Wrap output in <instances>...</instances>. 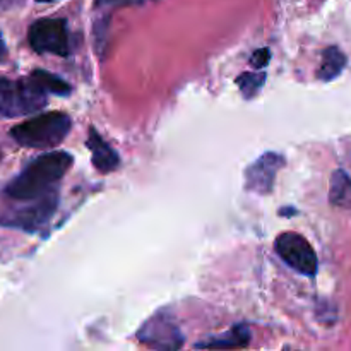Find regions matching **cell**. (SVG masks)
Instances as JSON below:
<instances>
[{
  "label": "cell",
  "mask_w": 351,
  "mask_h": 351,
  "mask_svg": "<svg viewBox=\"0 0 351 351\" xmlns=\"http://www.w3.org/2000/svg\"><path fill=\"white\" fill-rule=\"evenodd\" d=\"M74 158L65 151H51L34 158L7 185L5 194L16 201H33L53 191L55 185L71 170Z\"/></svg>",
  "instance_id": "cell-1"
},
{
  "label": "cell",
  "mask_w": 351,
  "mask_h": 351,
  "mask_svg": "<svg viewBox=\"0 0 351 351\" xmlns=\"http://www.w3.org/2000/svg\"><path fill=\"white\" fill-rule=\"evenodd\" d=\"M71 127L72 120L67 113L48 112L17 123L10 129V136L24 147L48 149L58 146L71 132Z\"/></svg>",
  "instance_id": "cell-2"
},
{
  "label": "cell",
  "mask_w": 351,
  "mask_h": 351,
  "mask_svg": "<svg viewBox=\"0 0 351 351\" xmlns=\"http://www.w3.org/2000/svg\"><path fill=\"white\" fill-rule=\"evenodd\" d=\"M47 105V93L29 75L26 79L0 77V115L7 119L31 115Z\"/></svg>",
  "instance_id": "cell-3"
},
{
  "label": "cell",
  "mask_w": 351,
  "mask_h": 351,
  "mask_svg": "<svg viewBox=\"0 0 351 351\" xmlns=\"http://www.w3.org/2000/svg\"><path fill=\"white\" fill-rule=\"evenodd\" d=\"M27 41L38 53H53L65 57L71 50V36L65 19H38L27 31Z\"/></svg>",
  "instance_id": "cell-4"
},
{
  "label": "cell",
  "mask_w": 351,
  "mask_h": 351,
  "mask_svg": "<svg viewBox=\"0 0 351 351\" xmlns=\"http://www.w3.org/2000/svg\"><path fill=\"white\" fill-rule=\"evenodd\" d=\"M278 256L297 273L304 276H314L317 273V256L308 240L298 233H281L274 243Z\"/></svg>",
  "instance_id": "cell-5"
},
{
  "label": "cell",
  "mask_w": 351,
  "mask_h": 351,
  "mask_svg": "<svg viewBox=\"0 0 351 351\" xmlns=\"http://www.w3.org/2000/svg\"><path fill=\"white\" fill-rule=\"evenodd\" d=\"M137 338L149 348L156 350H178L184 345V336L168 315L158 314L143 326Z\"/></svg>",
  "instance_id": "cell-6"
},
{
  "label": "cell",
  "mask_w": 351,
  "mask_h": 351,
  "mask_svg": "<svg viewBox=\"0 0 351 351\" xmlns=\"http://www.w3.org/2000/svg\"><path fill=\"white\" fill-rule=\"evenodd\" d=\"M57 194L51 191L48 192V194L38 197V201H34V204L27 206V208L24 209H19V211H16L14 215H10L9 218L2 219V223L3 225L16 226V228L34 232V230H40L41 226H45L50 221L55 209H57Z\"/></svg>",
  "instance_id": "cell-7"
},
{
  "label": "cell",
  "mask_w": 351,
  "mask_h": 351,
  "mask_svg": "<svg viewBox=\"0 0 351 351\" xmlns=\"http://www.w3.org/2000/svg\"><path fill=\"white\" fill-rule=\"evenodd\" d=\"M285 165V158L278 153H266L257 158L245 171L247 191L256 194H269L273 191L274 178Z\"/></svg>",
  "instance_id": "cell-8"
},
{
  "label": "cell",
  "mask_w": 351,
  "mask_h": 351,
  "mask_svg": "<svg viewBox=\"0 0 351 351\" xmlns=\"http://www.w3.org/2000/svg\"><path fill=\"white\" fill-rule=\"evenodd\" d=\"M86 144H88L89 151L93 154L91 161L96 170L101 171V173H110V171H115L119 168L120 156L95 129H89V136Z\"/></svg>",
  "instance_id": "cell-9"
},
{
  "label": "cell",
  "mask_w": 351,
  "mask_h": 351,
  "mask_svg": "<svg viewBox=\"0 0 351 351\" xmlns=\"http://www.w3.org/2000/svg\"><path fill=\"white\" fill-rule=\"evenodd\" d=\"M250 341V329L245 324H239L226 335L219 336V338H213L211 341L199 343L195 348H243L249 345Z\"/></svg>",
  "instance_id": "cell-10"
},
{
  "label": "cell",
  "mask_w": 351,
  "mask_h": 351,
  "mask_svg": "<svg viewBox=\"0 0 351 351\" xmlns=\"http://www.w3.org/2000/svg\"><path fill=\"white\" fill-rule=\"evenodd\" d=\"M346 67V55L338 47H329L322 51L321 67L317 71V77L321 81H332L338 77Z\"/></svg>",
  "instance_id": "cell-11"
},
{
  "label": "cell",
  "mask_w": 351,
  "mask_h": 351,
  "mask_svg": "<svg viewBox=\"0 0 351 351\" xmlns=\"http://www.w3.org/2000/svg\"><path fill=\"white\" fill-rule=\"evenodd\" d=\"M329 199L339 208H351V178L343 170L332 173Z\"/></svg>",
  "instance_id": "cell-12"
},
{
  "label": "cell",
  "mask_w": 351,
  "mask_h": 351,
  "mask_svg": "<svg viewBox=\"0 0 351 351\" xmlns=\"http://www.w3.org/2000/svg\"><path fill=\"white\" fill-rule=\"evenodd\" d=\"M29 79L31 81L36 82V84L40 86L45 93H51V95L67 96V95H71V91H72L71 84H67L64 79H60L58 75L51 74V72L41 71V69H36V71L31 72Z\"/></svg>",
  "instance_id": "cell-13"
},
{
  "label": "cell",
  "mask_w": 351,
  "mask_h": 351,
  "mask_svg": "<svg viewBox=\"0 0 351 351\" xmlns=\"http://www.w3.org/2000/svg\"><path fill=\"white\" fill-rule=\"evenodd\" d=\"M264 82H266V72H245L237 79V84H239L240 91L245 98L256 96L264 86Z\"/></svg>",
  "instance_id": "cell-14"
},
{
  "label": "cell",
  "mask_w": 351,
  "mask_h": 351,
  "mask_svg": "<svg viewBox=\"0 0 351 351\" xmlns=\"http://www.w3.org/2000/svg\"><path fill=\"white\" fill-rule=\"evenodd\" d=\"M271 60V51L269 48H261V50H256L252 53V57H250V65H252L254 69H264L267 64H269Z\"/></svg>",
  "instance_id": "cell-15"
},
{
  "label": "cell",
  "mask_w": 351,
  "mask_h": 351,
  "mask_svg": "<svg viewBox=\"0 0 351 351\" xmlns=\"http://www.w3.org/2000/svg\"><path fill=\"white\" fill-rule=\"evenodd\" d=\"M5 53V43H3V38H2V33H0V57Z\"/></svg>",
  "instance_id": "cell-16"
},
{
  "label": "cell",
  "mask_w": 351,
  "mask_h": 351,
  "mask_svg": "<svg viewBox=\"0 0 351 351\" xmlns=\"http://www.w3.org/2000/svg\"><path fill=\"white\" fill-rule=\"evenodd\" d=\"M36 2H41V3H50V2H57V0H36Z\"/></svg>",
  "instance_id": "cell-17"
},
{
  "label": "cell",
  "mask_w": 351,
  "mask_h": 351,
  "mask_svg": "<svg viewBox=\"0 0 351 351\" xmlns=\"http://www.w3.org/2000/svg\"><path fill=\"white\" fill-rule=\"evenodd\" d=\"M0 158H2V153H0Z\"/></svg>",
  "instance_id": "cell-18"
},
{
  "label": "cell",
  "mask_w": 351,
  "mask_h": 351,
  "mask_svg": "<svg viewBox=\"0 0 351 351\" xmlns=\"http://www.w3.org/2000/svg\"><path fill=\"white\" fill-rule=\"evenodd\" d=\"M108 2H110V0H108Z\"/></svg>",
  "instance_id": "cell-19"
}]
</instances>
